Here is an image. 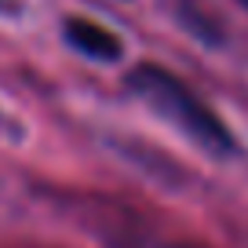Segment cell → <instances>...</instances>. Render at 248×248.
<instances>
[{
    "label": "cell",
    "instance_id": "cell-2",
    "mask_svg": "<svg viewBox=\"0 0 248 248\" xmlns=\"http://www.w3.org/2000/svg\"><path fill=\"white\" fill-rule=\"evenodd\" d=\"M66 40H70L80 55H88V59H95V62L121 59V40H117L106 26L88 22V18H70V22H66Z\"/></svg>",
    "mask_w": 248,
    "mask_h": 248
},
{
    "label": "cell",
    "instance_id": "cell-3",
    "mask_svg": "<svg viewBox=\"0 0 248 248\" xmlns=\"http://www.w3.org/2000/svg\"><path fill=\"white\" fill-rule=\"evenodd\" d=\"M168 248H201V245H168Z\"/></svg>",
    "mask_w": 248,
    "mask_h": 248
},
{
    "label": "cell",
    "instance_id": "cell-4",
    "mask_svg": "<svg viewBox=\"0 0 248 248\" xmlns=\"http://www.w3.org/2000/svg\"><path fill=\"white\" fill-rule=\"evenodd\" d=\"M237 4H241V8H248V0H237Z\"/></svg>",
    "mask_w": 248,
    "mask_h": 248
},
{
    "label": "cell",
    "instance_id": "cell-1",
    "mask_svg": "<svg viewBox=\"0 0 248 248\" xmlns=\"http://www.w3.org/2000/svg\"><path fill=\"white\" fill-rule=\"evenodd\" d=\"M128 88H132L135 99H142L157 117H164L171 128H179L204 154H212V157H233L237 154V142H233L230 128L219 121V113L208 102L197 99L175 73L161 70L154 62H142V66H135L128 73Z\"/></svg>",
    "mask_w": 248,
    "mask_h": 248
}]
</instances>
